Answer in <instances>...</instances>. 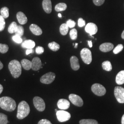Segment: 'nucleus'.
<instances>
[{"label":"nucleus","instance_id":"nucleus-28","mask_svg":"<svg viewBox=\"0 0 124 124\" xmlns=\"http://www.w3.org/2000/svg\"><path fill=\"white\" fill-rule=\"evenodd\" d=\"M80 124H98V122L96 120L93 119H83L79 122Z\"/></svg>","mask_w":124,"mask_h":124},{"label":"nucleus","instance_id":"nucleus-19","mask_svg":"<svg viewBox=\"0 0 124 124\" xmlns=\"http://www.w3.org/2000/svg\"><path fill=\"white\" fill-rule=\"evenodd\" d=\"M35 42L31 40H25L21 45L23 48L27 49H33L35 46Z\"/></svg>","mask_w":124,"mask_h":124},{"label":"nucleus","instance_id":"nucleus-40","mask_svg":"<svg viewBox=\"0 0 124 124\" xmlns=\"http://www.w3.org/2000/svg\"><path fill=\"white\" fill-rule=\"evenodd\" d=\"M38 124H52V123L48 120L42 119L40 120Z\"/></svg>","mask_w":124,"mask_h":124},{"label":"nucleus","instance_id":"nucleus-2","mask_svg":"<svg viewBox=\"0 0 124 124\" xmlns=\"http://www.w3.org/2000/svg\"><path fill=\"white\" fill-rule=\"evenodd\" d=\"M8 69L11 75L14 78H18L21 75V64L17 60L11 61L8 64Z\"/></svg>","mask_w":124,"mask_h":124},{"label":"nucleus","instance_id":"nucleus-17","mask_svg":"<svg viewBox=\"0 0 124 124\" xmlns=\"http://www.w3.org/2000/svg\"><path fill=\"white\" fill-rule=\"evenodd\" d=\"M30 30L33 34L36 36H40L42 34L41 28L35 24H31L30 26Z\"/></svg>","mask_w":124,"mask_h":124},{"label":"nucleus","instance_id":"nucleus-4","mask_svg":"<svg viewBox=\"0 0 124 124\" xmlns=\"http://www.w3.org/2000/svg\"><path fill=\"white\" fill-rule=\"evenodd\" d=\"M80 56L83 61L86 64H89L92 61L91 51L86 48L82 49L80 51Z\"/></svg>","mask_w":124,"mask_h":124},{"label":"nucleus","instance_id":"nucleus-8","mask_svg":"<svg viewBox=\"0 0 124 124\" xmlns=\"http://www.w3.org/2000/svg\"><path fill=\"white\" fill-rule=\"evenodd\" d=\"M55 77V74L53 72H50L42 76L40 79V81L43 84H50L54 80Z\"/></svg>","mask_w":124,"mask_h":124},{"label":"nucleus","instance_id":"nucleus-11","mask_svg":"<svg viewBox=\"0 0 124 124\" xmlns=\"http://www.w3.org/2000/svg\"><path fill=\"white\" fill-rule=\"evenodd\" d=\"M98 27L93 23H88L85 27V31L92 36L96 34L98 32Z\"/></svg>","mask_w":124,"mask_h":124},{"label":"nucleus","instance_id":"nucleus-37","mask_svg":"<svg viewBox=\"0 0 124 124\" xmlns=\"http://www.w3.org/2000/svg\"><path fill=\"white\" fill-rule=\"evenodd\" d=\"M36 52L38 54H41L44 53V49L42 46H38L36 48Z\"/></svg>","mask_w":124,"mask_h":124},{"label":"nucleus","instance_id":"nucleus-23","mask_svg":"<svg viewBox=\"0 0 124 124\" xmlns=\"http://www.w3.org/2000/svg\"><path fill=\"white\" fill-rule=\"evenodd\" d=\"M102 69L107 71H111L112 70V66L111 62L109 61H105L102 63Z\"/></svg>","mask_w":124,"mask_h":124},{"label":"nucleus","instance_id":"nucleus-36","mask_svg":"<svg viewBox=\"0 0 124 124\" xmlns=\"http://www.w3.org/2000/svg\"><path fill=\"white\" fill-rule=\"evenodd\" d=\"M66 24L67 25H68V26L69 27V28H72L75 26L76 23L74 21H73L71 19H69L67 21Z\"/></svg>","mask_w":124,"mask_h":124},{"label":"nucleus","instance_id":"nucleus-29","mask_svg":"<svg viewBox=\"0 0 124 124\" xmlns=\"http://www.w3.org/2000/svg\"><path fill=\"white\" fill-rule=\"evenodd\" d=\"M8 123V116L4 114L0 113V124H7Z\"/></svg>","mask_w":124,"mask_h":124},{"label":"nucleus","instance_id":"nucleus-13","mask_svg":"<svg viewBox=\"0 0 124 124\" xmlns=\"http://www.w3.org/2000/svg\"><path fill=\"white\" fill-rule=\"evenodd\" d=\"M57 105L58 108L62 110L68 109L70 107V102L68 100L65 99H60L58 100Z\"/></svg>","mask_w":124,"mask_h":124},{"label":"nucleus","instance_id":"nucleus-1","mask_svg":"<svg viewBox=\"0 0 124 124\" xmlns=\"http://www.w3.org/2000/svg\"><path fill=\"white\" fill-rule=\"evenodd\" d=\"M0 107L6 111L12 112L16 108V103L12 98L3 97L0 98Z\"/></svg>","mask_w":124,"mask_h":124},{"label":"nucleus","instance_id":"nucleus-26","mask_svg":"<svg viewBox=\"0 0 124 124\" xmlns=\"http://www.w3.org/2000/svg\"><path fill=\"white\" fill-rule=\"evenodd\" d=\"M69 27L66 23H62L60 27V32L61 34L63 36H65L68 33Z\"/></svg>","mask_w":124,"mask_h":124},{"label":"nucleus","instance_id":"nucleus-39","mask_svg":"<svg viewBox=\"0 0 124 124\" xmlns=\"http://www.w3.org/2000/svg\"><path fill=\"white\" fill-rule=\"evenodd\" d=\"M78 24L79 27H82L85 26V21L82 18H79V19H78Z\"/></svg>","mask_w":124,"mask_h":124},{"label":"nucleus","instance_id":"nucleus-41","mask_svg":"<svg viewBox=\"0 0 124 124\" xmlns=\"http://www.w3.org/2000/svg\"><path fill=\"white\" fill-rule=\"evenodd\" d=\"M34 50L32 49H28L26 51V54L27 55L30 54V53H33Z\"/></svg>","mask_w":124,"mask_h":124},{"label":"nucleus","instance_id":"nucleus-3","mask_svg":"<svg viewBox=\"0 0 124 124\" xmlns=\"http://www.w3.org/2000/svg\"><path fill=\"white\" fill-rule=\"evenodd\" d=\"M30 107L28 103L24 101L20 102L18 107L17 117L19 120H22L29 115Z\"/></svg>","mask_w":124,"mask_h":124},{"label":"nucleus","instance_id":"nucleus-12","mask_svg":"<svg viewBox=\"0 0 124 124\" xmlns=\"http://www.w3.org/2000/svg\"><path fill=\"white\" fill-rule=\"evenodd\" d=\"M31 69L34 71H38L42 68V62L40 59L38 57L34 58L31 61Z\"/></svg>","mask_w":124,"mask_h":124},{"label":"nucleus","instance_id":"nucleus-34","mask_svg":"<svg viewBox=\"0 0 124 124\" xmlns=\"http://www.w3.org/2000/svg\"><path fill=\"white\" fill-rule=\"evenodd\" d=\"M5 18L0 15V31H3L5 27Z\"/></svg>","mask_w":124,"mask_h":124},{"label":"nucleus","instance_id":"nucleus-25","mask_svg":"<svg viewBox=\"0 0 124 124\" xmlns=\"http://www.w3.org/2000/svg\"><path fill=\"white\" fill-rule=\"evenodd\" d=\"M48 47L54 52H57L60 49V45L56 42H52L48 44Z\"/></svg>","mask_w":124,"mask_h":124},{"label":"nucleus","instance_id":"nucleus-15","mask_svg":"<svg viewBox=\"0 0 124 124\" xmlns=\"http://www.w3.org/2000/svg\"><path fill=\"white\" fill-rule=\"evenodd\" d=\"M114 45L111 43H104L100 46L99 49L102 52L107 53L113 50L114 48Z\"/></svg>","mask_w":124,"mask_h":124},{"label":"nucleus","instance_id":"nucleus-7","mask_svg":"<svg viewBox=\"0 0 124 124\" xmlns=\"http://www.w3.org/2000/svg\"><path fill=\"white\" fill-rule=\"evenodd\" d=\"M33 103L34 106L38 111L42 112L44 111L46 104L42 98L39 97H35L33 98Z\"/></svg>","mask_w":124,"mask_h":124},{"label":"nucleus","instance_id":"nucleus-31","mask_svg":"<svg viewBox=\"0 0 124 124\" xmlns=\"http://www.w3.org/2000/svg\"><path fill=\"white\" fill-rule=\"evenodd\" d=\"M70 35L72 40H75L77 38V31L75 29H73L71 30L70 32Z\"/></svg>","mask_w":124,"mask_h":124},{"label":"nucleus","instance_id":"nucleus-9","mask_svg":"<svg viewBox=\"0 0 124 124\" xmlns=\"http://www.w3.org/2000/svg\"><path fill=\"white\" fill-rule=\"evenodd\" d=\"M58 120L60 122H64L69 120L71 118V115L68 112L64 110H58L56 112Z\"/></svg>","mask_w":124,"mask_h":124},{"label":"nucleus","instance_id":"nucleus-5","mask_svg":"<svg viewBox=\"0 0 124 124\" xmlns=\"http://www.w3.org/2000/svg\"><path fill=\"white\" fill-rule=\"evenodd\" d=\"M91 89L93 93L98 96H104L106 93L105 88L102 85L98 83L94 84L92 86Z\"/></svg>","mask_w":124,"mask_h":124},{"label":"nucleus","instance_id":"nucleus-44","mask_svg":"<svg viewBox=\"0 0 124 124\" xmlns=\"http://www.w3.org/2000/svg\"><path fill=\"white\" fill-rule=\"evenodd\" d=\"M3 68V64L0 61V70H1Z\"/></svg>","mask_w":124,"mask_h":124},{"label":"nucleus","instance_id":"nucleus-35","mask_svg":"<svg viewBox=\"0 0 124 124\" xmlns=\"http://www.w3.org/2000/svg\"><path fill=\"white\" fill-rule=\"evenodd\" d=\"M12 38H13V41H15L17 43H21L22 42L23 40L21 38V37H20L19 36L15 35L13 36Z\"/></svg>","mask_w":124,"mask_h":124},{"label":"nucleus","instance_id":"nucleus-49","mask_svg":"<svg viewBox=\"0 0 124 124\" xmlns=\"http://www.w3.org/2000/svg\"><path fill=\"white\" fill-rule=\"evenodd\" d=\"M58 111V110H57V109H55V111H56V112H57Z\"/></svg>","mask_w":124,"mask_h":124},{"label":"nucleus","instance_id":"nucleus-10","mask_svg":"<svg viewBox=\"0 0 124 124\" xmlns=\"http://www.w3.org/2000/svg\"><path fill=\"white\" fill-rule=\"evenodd\" d=\"M69 98L70 102L75 106L82 107L83 105V101L79 96L75 94H70Z\"/></svg>","mask_w":124,"mask_h":124},{"label":"nucleus","instance_id":"nucleus-38","mask_svg":"<svg viewBox=\"0 0 124 124\" xmlns=\"http://www.w3.org/2000/svg\"><path fill=\"white\" fill-rule=\"evenodd\" d=\"M93 1L96 6H100L104 3L105 0H93Z\"/></svg>","mask_w":124,"mask_h":124},{"label":"nucleus","instance_id":"nucleus-42","mask_svg":"<svg viewBox=\"0 0 124 124\" xmlns=\"http://www.w3.org/2000/svg\"><path fill=\"white\" fill-rule=\"evenodd\" d=\"M88 44L89 46L90 47H92L93 46V43L92 40H89L88 41Z\"/></svg>","mask_w":124,"mask_h":124},{"label":"nucleus","instance_id":"nucleus-45","mask_svg":"<svg viewBox=\"0 0 124 124\" xmlns=\"http://www.w3.org/2000/svg\"><path fill=\"white\" fill-rule=\"evenodd\" d=\"M121 124H124V114L123 115V116L122 117V119H121Z\"/></svg>","mask_w":124,"mask_h":124},{"label":"nucleus","instance_id":"nucleus-21","mask_svg":"<svg viewBox=\"0 0 124 124\" xmlns=\"http://www.w3.org/2000/svg\"><path fill=\"white\" fill-rule=\"evenodd\" d=\"M21 63L22 66L24 70H29L31 69L32 63L31 61L26 59H23L21 60Z\"/></svg>","mask_w":124,"mask_h":124},{"label":"nucleus","instance_id":"nucleus-43","mask_svg":"<svg viewBox=\"0 0 124 124\" xmlns=\"http://www.w3.org/2000/svg\"><path fill=\"white\" fill-rule=\"evenodd\" d=\"M3 90V86L1 84H0V94L2 93V91Z\"/></svg>","mask_w":124,"mask_h":124},{"label":"nucleus","instance_id":"nucleus-47","mask_svg":"<svg viewBox=\"0 0 124 124\" xmlns=\"http://www.w3.org/2000/svg\"><path fill=\"white\" fill-rule=\"evenodd\" d=\"M58 16L59 18H62V15H61V13H58Z\"/></svg>","mask_w":124,"mask_h":124},{"label":"nucleus","instance_id":"nucleus-6","mask_svg":"<svg viewBox=\"0 0 124 124\" xmlns=\"http://www.w3.org/2000/svg\"><path fill=\"white\" fill-rule=\"evenodd\" d=\"M114 94L118 102L124 103V88L121 86H116L114 90Z\"/></svg>","mask_w":124,"mask_h":124},{"label":"nucleus","instance_id":"nucleus-14","mask_svg":"<svg viewBox=\"0 0 124 124\" xmlns=\"http://www.w3.org/2000/svg\"><path fill=\"white\" fill-rule=\"evenodd\" d=\"M70 62L71 68L74 70L76 71L79 70L80 65L79 62V59L76 56H72L70 59Z\"/></svg>","mask_w":124,"mask_h":124},{"label":"nucleus","instance_id":"nucleus-27","mask_svg":"<svg viewBox=\"0 0 124 124\" xmlns=\"http://www.w3.org/2000/svg\"><path fill=\"white\" fill-rule=\"evenodd\" d=\"M0 15L3 17L4 18H8L9 15V9L7 7H3L1 8L0 10Z\"/></svg>","mask_w":124,"mask_h":124},{"label":"nucleus","instance_id":"nucleus-18","mask_svg":"<svg viewBox=\"0 0 124 124\" xmlns=\"http://www.w3.org/2000/svg\"><path fill=\"white\" fill-rule=\"evenodd\" d=\"M17 18L18 22L21 24H26L28 21V19L26 15L22 12H18L17 14Z\"/></svg>","mask_w":124,"mask_h":124},{"label":"nucleus","instance_id":"nucleus-46","mask_svg":"<svg viewBox=\"0 0 124 124\" xmlns=\"http://www.w3.org/2000/svg\"><path fill=\"white\" fill-rule=\"evenodd\" d=\"M121 37L123 39H124V31H123L122 34H121Z\"/></svg>","mask_w":124,"mask_h":124},{"label":"nucleus","instance_id":"nucleus-20","mask_svg":"<svg viewBox=\"0 0 124 124\" xmlns=\"http://www.w3.org/2000/svg\"><path fill=\"white\" fill-rule=\"evenodd\" d=\"M115 81L118 85H121L124 84V70L120 71L118 73L116 76Z\"/></svg>","mask_w":124,"mask_h":124},{"label":"nucleus","instance_id":"nucleus-16","mask_svg":"<svg viewBox=\"0 0 124 124\" xmlns=\"http://www.w3.org/2000/svg\"><path fill=\"white\" fill-rule=\"evenodd\" d=\"M42 7L46 13H51L52 11V5L51 0H43L42 1Z\"/></svg>","mask_w":124,"mask_h":124},{"label":"nucleus","instance_id":"nucleus-30","mask_svg":"<svg viewBox=\"0 0 124 124\" xmlns=\"http://www.w3.org/2000/svg\"><path fill=\"white\" fill-rule=\"evenodd\" d=\"M9 47L8 45L5 44H0V53H6L8 51Z\"/></svg>","mask_w":124,"mask_h":124},{"label":"nucleus","instance_id":"nucleus-33","mask_svg":"<svg viewBox=\"0 0 124 124\" xmlns=\"http://www.w3.org/2000/svg\"><path fill=\"white\" fill-rule=\"evenodd\" d=\"M123 45L122 44L118 45L115 49L113 50V53L116 54L118 53H120L121 51H122V50L123 49Z\"/></svg>","mask_w":124,"mask_h":124},{"label":"nucleus","instance_id":"nucleus-32","mask_svg":"<svg viewBox=\"0 0 124 124\" xmlns=\"http://www.w3.org/2000/svg\"><path fill=\"white\" fill-rule=\"evenodd\" d=\"M15 33V35L22 37L23 35V34H24L23 27L21 25H18V30Z\"/></svg>","mask_w":124,"mask_h":124},{"label":"nucleus","instance_id":"nucleus-48","mask_svg":"<svg viewBox=\"0 0 124 124\" xmlns=\"http://www.w3.org/2000/svg\"><path fill=\"white\" fill-rule=\"evenodd\" d=\"M78 43H76L75 44V48H76L77 47V46H78Z\"/></svg>","mask_w":124,"mask_h":124},{"label":"nucleus","instance_id":"nucleus-24","mask_svg":"<svg viewBox=\"0 0 124 124\" xmlns=\"http://www.w3.org/2000/svg\"><path fill=\"white\" fill-rule=\"evenodd\" d=\"M67 8V5L64 3H59L56 5L55 10L57 12H62L65 11Z\"/></svg>","mask_w":124,"mask_h":124},{"label":"nucleus","instance_id":"nucleus-22","mask_svg":"<svg viewBox=\"0 0 124 124\" xmlns=\"http://www.w3.org/2000/svg\"><path fill=\"white\" fill-rule=\"evenodd\" d=\"M18 25L15 22L12 23L8 28V31L10 34H13L15 33L18 30Z\"/></svg>","mask_w":124,"mask_h":124}]
</instances>
